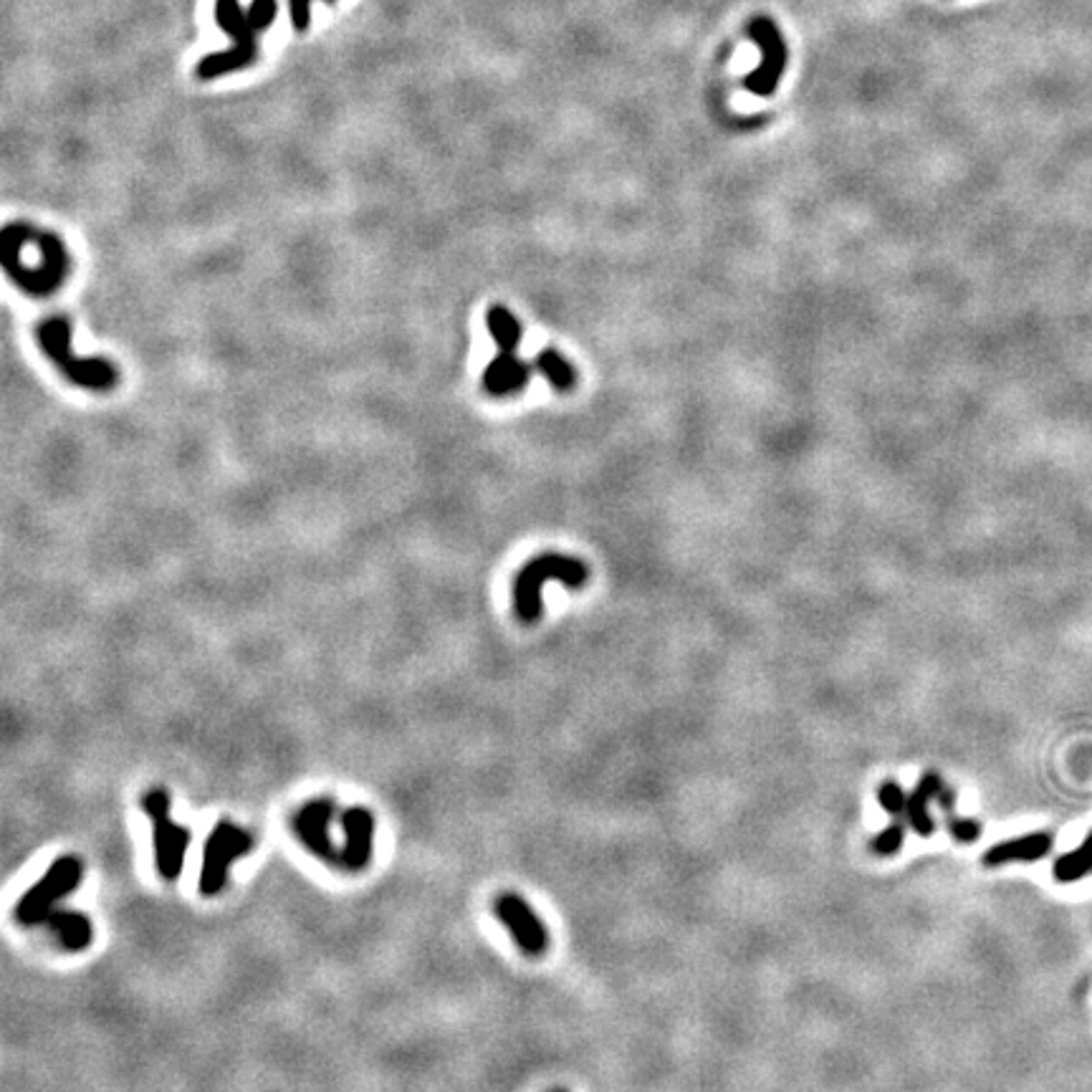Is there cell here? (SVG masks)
<instances>
[{
	"label": "cell",
	"mask_w": 1092,
	"mask_h": 1092,
	"mask_svg": "<svg viewBox=\"0 0 1092 1092\" xmlns=\"http://www.w3.org/2000/svg\"><path fill=\"white\" fill-rule=\"evenodd\" d=\"M36 341L54 367L67 377L68 382L94 392H109L117 385V369L109 359L102 357H76L71 352V319L64 314L46 316L36 324Z\"/></svg>",
	"instance_id": "1"
},
{
	"label": "cell",
	"mask_w": 1092,
	"mask_h": 1092,
	"mask_svg": "<svg viewBox=\"0 0 1092 1092\" xmlns=\"http://www.w3.org/2000/svg\"><path fill=\"white\" fill-rule=\"evenodd\" d=\"M552 579L569 589H579L589 579V569L575 556L565 554H541L527 562L514 582V610L518 620L528 625L541 617V587Z\"/></svg>",
	"instance_id": "2"
},
{
	"label": "cell",
	"mask_w": 1092,
	"mask_h": 1092,
	"mask_svg": "<svg viewBox=\"0 0 1092 1092\" xmlns=\"http://www.w3.org/2000/svg\"><path fill=\"white\" fill-rule=\"evenodd\" d=\"M142 812L150 817L152 822V845H155V867L157 875L168 883H175L185 867V857H188L190 839L192 832L185 825H178L170 817L172 800L170 791L162 787H152L142 794L140 800Z\"/></svg>",
	"instance_id": "3"
},
{
	"label": "cell",
	"mask_w": 1092,
	"mask_h": 1092,
	"mask_svg": "<svg viewBox=\"0 0 1092 1092\" xmlns=\"http://www.w3.org/2000/svg\"><path fill=\"white\" fill-rule=\"evenodd\" d=\"M81 880H84V860H81V857H56V860L48 865L43 877H41L38 883H33V886L23 893V898H20L19 903H16L13 918H16V923H20V925H26V928L41 925L43 918H46L51 911H56V905L61 903L67 895H71L76 887L81 886Z\"/></svg>",
	"instance_id": "4"
},
{
	"label": "cell",
	"mask_w": 1092,
	"mask_h": 1092,
	"mask_svg": "<svg viewBox=\"0 0 1092 1092\" xmlns=\"http://www.w3.org/2000/svg\"><path fill=\"white\" fill-rule=\"evenodd\" d=\"M255 850V835L243 829L230 819H220L213 832L207 835L203 848V867H200L198 890L205 898H213L228 886L230 867L241 857L251 855Z\"/></svg>",
	"instance_id": "5"
},
{
	"label": "cell",
	"mask_w": 1092,
	"mask_h": 1092,
	"mask_svg": "<svg viewBox=\"0 0 1092 1092\" xmlns=\"http://www.w3.org/2000/svg\"><path fill=\"white\" fill-rule=\"evenodd\" d=\"M216 19L220 29L236 38V48L203 58L198 67L200 79H213V76L228 74L236 68L251 67L255 58V31L258 29L254 26V20L248 19V13L243 16L238 0H217Z\"/></svg>",
	"instance_id": "6"
},
{
	"label": "cell",
	"mask_w": 1092,
	"mask_h": 1092,
	"mask_svg": "<svg viewBox=\"0 0 1092 1092\" xmlns=\"http://www.w3.org/2000/svg\"><path fill=\"white\" fill-rule=\"evenodd\" d=\"M746 33L762 51V64L741 79V86L756 96H772L779 81H782L784 68H787V61H789L787 41H784L782 31L776 29V23L772 19H766V16L751 19Z\"/></svg>",
	"instance_id": "7"
},
{
	"label": "cell",
	"mask_w": 1092,
	"mask_h": 1092,
	"mask_svg": "<svg viewBox=\"0 0 1092 1092\" xmlns=\"http://www.w3.org/2000/svg\"><path fill=\"white\" fill-rule=\"evenodd\" d=\"M493 913L499 918V923L509 931L521 953H527L531 959H539L549 951V931L541 923L534 908L516 893H503L493 900Z\"/></svg>",
	"instance_id": "8"
},
{
	"label": "cell",
	"mask_w": 1092,
	"mask_h": 1092,
	"mask_svg": "<svg viewBox=\"0 0 1092 1092\" xmlns=\"http://www.w3.org/2000/svg\"><path fill=\"white\" fill-rule=\"evenodd\" d=\"M334 814H337V801L334 800H327V797L309 800L293 814L292 829L296 839L309 850L311 855L319 857L324 862H331V865H340L341 850L334 848V842L329 838V825Z\"/></svg>",
	"instance_id": "9"
},
{
	"label": "cell",
	"mask_w": 1092,
	"mask_h": 1092,
	"mask_svg": "<svg viewBox=\"0 0 1092 1092\" xmlns=\"http://www.w3.org/2000/svg\"><path fill=\"white\" fill-rule=\"evenodd\" d=\"M340 825L344 832L340 867L347 873H365L375 855V814L367 807L354 804L341 812Z\"/></svg>",
	"instance_id": "10"
},
{
	"label": "cell",
	"mask_w": 1092,
	"mask_h": 1092,
	"mask_svg": "<svg viewBox=\"0 0 1092 1092\" xmlns=\"http://www.w3.org/2000/svg\"><path fill=\"white\" fill-rule=\"evenodd\" d=\"M531 382V365L516 357V352H499V357L490 359V365L483 369L480 385L493 397L516 395L527 390Z\"/></svg>",
	"instance_id": "11"
},
{
	"label": "cell",
	"mask_w": 1092,
	"mask_h": 1092,
	"mask_svg": "<svg viewBox=\"0 0 1092 1092\" xmlns=\"http://www.w3.org/2000/svg\"><path fill=\"white\" fill-rule=\"evenodd\" d=\"M41 925H46V931L58 943V949H64L67 953L86 951L94 941V925L89 921V915L79 913V911L56 908L43 918Z\"/></svg>",
	"instance_id": "12"
},
{
	"label": "cell",
	"mask_w": 1092,
	"mask_h": 1092,
	"mask_svg": "<svg viewBox=\"0 0 1092 1092\" xmlns=\"http://www.w3.org/2000/svg\"><path fill=\"white\" fill-rule=\"evenodd\" d=\"M1055 845V835L1052 832H1032V835H1022V838L1007 839L999 842L994 848L984 852V865L999 867L1007 862H1036L1052 852Z\"/></svg>",
	"instance_id": "13"
},
{
	"label": "cell",
	"mask_w": 1092,
	"mask_h": 1092,
	"mask_svg": "<svg viewBox=\"0 0 1092 1092\" xmlns=\"http://www.w3.org/2000/svg\"><path fill=\"white\" fill-rule=\"evenodd\" d=\"M943 789L941 776L936 772H925L921 782L908 794V807H905V822L921 838H931L936 832V819L931 817V800H938V791Z\"/></svg>",
	"instance_id": "14"
},
{
	"label": "cell",
	"mask_w": 1092,
	"mask_h": 1092,
	"mask_svg": "<svg viewBox=\"0 0 1092 1092\" xmlns=\"http://www.w3.org/2000/svg\"><path fill=\"white\" fill-rule=\"evenodd\" d=\"M534 367L539 369V375L549 379V385L554 387L556 392H569L577 385V372L575 367L566 362L556 349H541L534 359Z\"/></svg>",
	"instance_id": "15"
},
{
	"label": "cell",
	"mask_w": 1092,
	"mask_h": 1092,
	"mask_svg": "<svg viewBox=\"0 0 1092 1092\" xmlns=\"http://www.w3.org/2000/svg\"><path fill=\"white\" fill-rule=\"evenodd\" d=\"M486 327L501 352H516L518 341H521V321L506 306H499V304L490 306L486 311Z\"/></svg>",
	"instance_id": "16"
},
{
	"label": "cell",
	"mask_w": 1092,
	"mask_h": 1092,
	"mask_svg": "<svg viewBox=\"0 0 1092 1092\" xmlns=\"http://www.w3.org/2000/svg\"><path fill=\"white\" fill-rule=\"evenodd\" d=\"M1052 873L1060 883H1074L1080 877L1090 875L1092 873V832L1085 838V842L1074 852L1057 857Z\"/></svg>",
	"instance_id": "17"
},
{
	"label": "cell",
	"mask_w": 1092,
	"mask_h": 1092,
	"mask_svg": "<svg viewBox=\"0 0 1092 1092\" xmlns=\"http://www.w3.org/2000/svg\"><path fill=\"white\" fill-rule=\"evenodd\" d=\"M903 842H905V822L903 819H893V822H890V825H887L883 832H877L875 838H873V842H870V850H873V852L880 857H890V855H898V852H900Z\"/></svg>",
	"instance_id": "18"
},
{
	"label": "cell",
	"mask_w": 1092,
	"mask_h": 1092,
	"mask_svg": "<svg viewBox=\"0 0 1092 1092\" xmlns=\"http://www.w3.org/2000/svg\"><path fill=\"white\" fill-rule=\"evenodd\" d=\"M877 801L880 807L890 814L893 819L905 817V807H908V794L898 782H883L877 789Z\"/></svg>",
	"instance_id": "19"
},
{
	"label": "cell",
	"mask_w": 1092,
	"mask_h": 1092,
	"mask_svg": "<svg viewBox=\"0 0 1092 1092\" xmlns=\"http://www.w3.org/2000/svg\"><path fill=\"white\" fill-rule=\"evenodd\" d=\"M946 829H949V835H951L956 842H963V845H971V842H976V839L981 838L979 822H976V819L959 817V814L946 817Z\"/></svg>",
	"instance_id": "20"
},
{
	"label": "cell",
	"mask_w": 1092,
	"mask_h": 1092,
	"mask_svg": "<svg viewBox=\"0 0 1092 1092\" xmlns=\"http://www.w3.org/2000/svg\"><path fill=\"white\" fill-rule=\"evenodd\" d=\"M248 19L254 20L258 31H266L276 19V0H254L248 8Z\"/></svg>",
	"instance_id": "21"
},
{
	"label": "cell",
	"mask_w": 1092,
	"mask_h": 1092,
	"mask_svg": "<svg viewBox=\"0 0 1092 1092\" xmlns=\"http://www.w3.org/2000/svg\"><path fill=\"white\" fill-rule=\"evenodd\" d=\"M292 20L296 31L309 29V0H292Z\"/></svg>",
	"instance_id": "22"
},
{
	"label": "cell",
	"mask_w": 1092,
	"mask_h": 1092,
	"mask_svg": "<svg viewBox=\"0 0 1092 1092\" xmlns=\"http://www.w3.org/2000/svg\"><path fill=\"white\" fill-rule=\"evenodd\" d=\"M554 1092H565V1090H554Z\"/></svg>",
	"instance_id": "23"
}]
</instances>
